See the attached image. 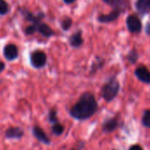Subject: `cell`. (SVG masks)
I'll return each mask as SVG.
<instances>
[{"label": "cell", "instance_id": "cell-4", "mask_svg": "<svg viewBox=\"0 0 150 150\" xmlns=\"http://www.w3.org/2000/svg\"><path fill=\"white\" fill-rule=\"evenodd\" d=\"M126 27L131 33H139L142 28L139 19L133 14L126 18Z\"/></svg>", "mask_w": 150, "mask_h": 150}, {"label": "cell", "instance_id": "cell-7", "mask_svg": "<svg viewBox=\"0 0 150 150\" xmlns=\"http://www.w3.org/2000/svg\"><path fill=\"white\" fill-rule=\"evenodd\" d=\"M135 76L145 84H150V71L145 66L138 67L134 71Z\"/></svg>", "mask_w": 150, "mask_h": 150}, {"label": "cell", "instance_id": "cell-11", "mask_svg": "<svg viewBox=\"0 0 150 150\" xmlns=\"http://www.w3.org/2000/svg\"><path fill=\"white\" fill-rule=\"evenodd\" d=\"M135 6L141 15L147 14L150 13V0H138Z\"/></svg>", "mask_w": 150, "mask_h": 150}, {"label": "cell", "instance_id": "cell-6", "mask_svg": "<svg viewBox=\"0 0 150 150\" xmlns=\"http://www.w3.org/2000/svg\"><path fill=\"white\" fill-rule=\"evenodd\" d=\"M24 136V131L18 126H11L6 129L5 138L8 139H20Z\"/></svg>", "mask_w": 150, "mask_h": 150}, {"label": "cell", "instance_id": "cell-24", "mask_svg": "<svg viewBox=\"0 0 150 150\" xmlns=\"http://www.w3.org/2000/svg\"><path fill=\"white\" fill-rule=\"evenodd\" d=\"M5 69H6V64L2 61H0V73H1Z\"/></svg>", "mask_w": 150, "mask_h": 150}, {"label": "cell", "instance_id": "cell-3", "mask_svg": "<svg viewBox=\"0 0 150 150\" xmlns=\"http://www.w3.org/2000/svg\"><path fill=\"white\" fill-rule=\"evenodd\" d=\"M47 62V56L42 50H35L30 55V63L36 69L42 68Z\"/></svg>", "mask_w": 150, "mask_h": 150}, {"label": "cell", "instance_id": "cell-8", "mask_svg": "<svg viewBox=\"0 0 150 150\" xmlns=\"http://www.w3.org/2000/svg\"><path fill=\"white\" fill-rule=\"evenodd\" d=\"M3 53H4L5 57L7 60L13 61V60H15L18 57L19 50H18V48H17V46L15 44L9 43V44L5 46Z\"/></svg>", "mask_w": 150, "mask_h": 150}, {"label": "cell", "instance_id": "cell-2", "mask_svg": "<svg viewBox=\"0 0 150 150\" xmlns=\"http://www.w3.org/2000/svg\"><path fill=\"white\" fill-rule=\"evenodd\" d=\"M120 90V84L115 77H111L109 81L103 86L101 93L103 98L110 103L116 98Z\"/></svg>", "mask_w": 150, "mask_h": 150}, {"label": "cell", "instance_id": "cell-19", "mask_svg": "<svg viewBox=\"0 0 150 150\" xmlns=\"http://www.w3.org/2000/svg\"><path fill=\"white\" fill-rule=\"evenodd\" d=\"M48 119L50 123H52L53 125L54 124H57L58 123V120H57V111L56 110L52 109L49 111V115H48Z\"/></svg>", "mask_w": 150, "mask_h": 150}, {"label": "cell", "instance_id": "cell-1", "mask_svg": "<svg viewBox=\"0 0 150 150\" xmlns=\"http://www.w3.org/2000/svg\"><path fill=\"white\" fill-rule=\"evenodd\" d=\"M97 109L98 104L94 94L85 92L81 96L78 102L71 108L70 115L74 119L82 121L94 116Z\"/></svg>", "mask_w": 150, "mask_h": 150}, {"label": "cell", "instance_id": "cell-5", "mask_svg": "<svg viewBox=\"0 0 150 150\" xmlns=\"http://www.w3.org/2000/svg\"><path fill=\"white\" fill-rule=\"evenodd\" d=\"M103 1L111 6L113 10L124 13L129 7V0H103Z\"/></svg>", "mask_w": 150, "mask_h": 150}, {"label": "cell", "instance_id": "cell-10", "mask_svg": "<svg viewBox=\"0 0 150 150\" xmlns=\"http://www.w3.org/2000/svg\"><path fill=\"white\" fill-rule=\"evenodd\" d=\"M122 13L118 12V11H115L112 10V12H110L108 14H102L99 15L97 18V21L101 23H109V22H112L114 21H116L121 14Z\"/></svg>", "mask_w": 150, "mask_h": 150}, {"label": "cell", "instance_id": "cell-21", "mask_svg": "<svg viewBox=\"0 0 150 150\" xmlns=\"http://www.w3.org/2000/svg\"><path fill=\"white\" fill-rule=\"evenodd\" d=\"M71 24H72V21H71V19H70L69 17L64 18V19L62 21V23H61V26H62L63 30H65V31H66V30H68V29L71 28Z\"/></svg>", "mask_w": 150, "mask_h": 150}, {"label": "cell", "instance_id": "cell-23", "mask_svg": "<svg viewBox=\"0 0 150 150\" xmlns=\"http://www.w3.org/2000/svg\"><path fill=\"white\" fill-rule=\"evenodd\" d=\"M129 150H143V148L139 145H133L129 148Z\"/></svg>", "mask_w": 150, "mask_h": 150}, {"label": "cell", "instance_id": "cell-22", "mask_svg": "<svg viewBox=\"0 0 150 150\" xmlns=\"http://www.w3.org/2000/svg\"><path fill=\"white\" fill-rule=\"evenodd\" d=\"M35 31H37V28H36V26L35 25V24H32L31 26H28L27 28H26V30H25V32H26V34L27 35H33Z\"/></svg>", "mask_w": 150, "mask_h": 150}, {"label": "cell", "instance_id": "cell-9", "mask_svg": "<svg viewBox=\"0 0 150 150\" xmlns=\"http://www.w3.org/2000/svg\"><path fill=\"white\" fill-rule=\"evenodd\" d=\"M33 135L42 143L49 145L50 143V138L47 136V134L45 133V132L40 127V126H34L33 127Z\"/></svg>", "mask_w": 150, "mask_h": 150}, {"label": "cell", "instance_id": "cell-18", "mask_svg": "<svg viewBox=\"0 0 150 150\" xmlns=\"http://www.w3.org/2000/svg\"><path fill=\"white\" fill-rule=\"evenodd\" d=\"M103 64H104V61H103V59L97 58V59L92 64V68H91V71H91V72H96V71H98L100 68L103 67Z\"/></svg>", "mask_w": 150, "mask_h": 150}, {"label": "cell", "instance_id": "cell-12", "mask_svg": "<svg viewBox=\"0 0 150 150\" xmlns=\"http://www.w3.org/2000/svg\"><path fill=\"white\" fill-rule=\"evenodd\" d=\"M118 126V121L117 118L112 117V118H109L106 119L103 124V130L105 132H112L113 131H115Z\"/></svg>", "mask_w": 150, "mask_h": 150}, {"label": "cell", "instance_id": "cell-27", "mask_svg": "<svg viewBox=\"0 0 150 150\" xmlns=\"http://www.w3.org/2000/svg\"><path fill=\"white\" fill-rule=\"evenodd\" d=\"M71 150H75V149H71Z\"/></svg>", "mask_w": 150, "mask_h": 150}, {"label": "cell", "instance_id": "cell-20", "mask_svg": "<svg viewBox=\"0 0 150 150\" xmlns=\"http://www.w3.org/2000/svg\"><path fill=\"white\" fill-rule=\"evenodd\" d=\"M9 11V6L5 0H0V14H6Z\"/></svg>", "mask_w": 150, "mask_h": 150}, {"label": "cell", "instance_id": "cell-16", "mask_svg": "<svg viewBox=\"0 0 150 150\" xmlns=\"http://www.w3.org/2000/svg\"><path fill=\"white\" fill-rule=\"evenodd\" d=\"M51 130H52V132H53L55 135H57V136H58V135H61V134L64 132V127L61 124L57 123V124H54V125H52Z\"/></svg>", "mask_w": 150, "mask_h": 150}, {"label": "cell", "instance_id": "cell-14", "mask_svg": "<svg viewBox=\"0 0 150 150\" xmlns=\"http://www.w3.org/2000/svg\"><path fill=\"white\" fill-rule=\"evenodd\" d=\"M36 26V28H37V31L39 33H41L43 36L45 37H50L51 35H54V32L53 30L45 23H42V21L37 23V24H35Z\"/></svg>", "mask_w": 150, "mask_h": 150}, {"label": "cell", "instance_id": "cell-25", "mask_svg": "<svg viewBox=\"0 0 150 150\" xmlns=\"http://www.w3.org/2000/svg\"><path fill=\"white\" fill-rule=\"evenodd\" d=\"M146 33L147 35H150V23H147V25L146 27Z\"/></svg>", "mask_w": 150, "mask_h": 150}, {"label": "cell", "instance_id": "cell-26", "mask_svg": "<svg viewBox=\"0 0 150 150\" xmlns=\"http://www.w3.org/2000/svg\"><path fill=\"white\" fill-rule=\"evenodd\" d=\"M63 1L65 3V4H71L73 2H75L76 0H63Z\"/></svg>", "mask_w": 150, "mask_h": 150}, {"label": "cell", "instance_id": "cell-17", "mask_svg": "<svg viewBox=\"0 0 150 150\" xmlns=\"http://www.w3.org/2000/svg\"><path fill=\"white\" fill-rule=\"evenodd\" d=\"M138 57H139V55L136 50H132L127 55V59L131 64H135L138 60Z\"/></svg>", "mask_w": 150, "mask_h": 150}, {"label": "cell", "instance_id": "cell-15", "mask_svg": "<svg viewBox=\"0 0 150 150\" xmlns=\"http://www.w3.org/2000/svg\"><path fill=\"white\" fill-rule=\"evenodd\" d=\"M141 123L142 125L146 127V128H150V110H145L141 118Z\"/></svg>", "mask_w": 150, "mask_h": 150}, {"label": "cell", "instance_id": "cell-13", "mask_svg": "<svg viewBox=\"0 0 150 150\" xmlns=\"http://www.w3.org/2000/svg\"><path fill=\"white\" fill-rule=\"evenodd\" d=\"M69 42H70V45L73 48L81 47L83 43V38H82L81 31L79 30L76 33H74L73 35H71V37L69 38Z\"/></svg>", "mask_w": 150, "mask_h": 150}]
</instances>
